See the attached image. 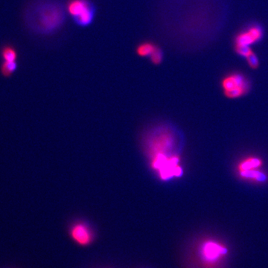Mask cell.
<instances>
[{
	"label": "cell",
	"mask_w": 268,
	"mask_h": 268,
	"mask_svg": "<svg viewBox=\"0 0 268 268\" xmlns=\"http://www.w3.org/2000/svg\"><path fill=\"white\" fill-rule=\"evenodd\" d=\"M247 63L249 66L253 70H256L259 66V60L257 55L254 53H252L248 57H247Z\"/></svg>",
	"instance_id": "cell-14"
},
{
	"label": "cell",
	"mask_w": 268,
	"mask_h": 268,
	"mask_svg": "<svg viewBox=\"0 0 268 268\" xmlns=\"http://www.w3.org/2000/svg\"><path fill=\"white\" fill-rule=\"evenodd\" d=\"M17 61H3L0 67L1 74L5 78H10L17 70Z\"/></svg>",
	"instance_id": "cell-9"
},
{
	"label": "cell",
	"mask_w": 268,
	"mask_h": 268,
	"mask_svg": "<svg viewBox=\"0 0 268 268\" xmlns=\"http://www.w3.org/2000/svg\"><path fill=\"white\" fill-rule=\"evenodd\" d=\"M157 48L158 47H156L155 45L153 43H143L137 47L136 53L138 55L141 56V57H150Z\"/></svg>",
	"instance_id": "cell-10"
},
{
	"label": "cell",
	"mask_w": 268,
	"mask_h": 268,
	"mask_svg": "<svg viewBox=\"0 0 268 268\" xmlns=\"http://www.w3.org/2000/svg\"><path fill=\"white\" fill-rule=\"evenodd\" d=\"M256 43L254 39L248 31L239 33L235 39V47H250V45Z\"/></svg>",
	"instance_id": "cell-8"
},
{
	"label": "cell",
	"mask_w": 268,
	"mask_h": 268,
	"mask_svg": "<svg viewBox=\"0 0 268 268\" xmlns=\"http://www.w3.org/2000/svg\"><path fill=\"white\" fill-rule=\"evenodd\" d=\"M221 86L223 91L239 88L248 93L250 89V83L243 75L241 73H233L222 80Z\"/></svg>",
	"instance_id": "cell-5"
},
{
	"label": "cell",
	"mask_w": 268,
	"mask_h": 268,
	"mask_svg": "<svg viewBox=\"0 0 268 268\" xmlns=\"http://www.w3.org/2000/svg\"><path fill=\"white\" fill-rule=\"evenodd\" d=\"M1 55L4 61H17V51L11 46L4 47L1 50Z\"/></svg>",
	"instance_id": "cell-11"
},
{
	"label": "cell",
	"mask_w": 268,
	"mask_h": 268,
	"mask_svg": "<svg viewBox=\"0 0 268 268\" xmlns=\"http://www.w3.org/2000/svg\"><path fill=\"white\" fill-rule=\"evenodd\" d=\"M239 177L250 181L255 184H262L268 181V176L264 171L259 169L249 170V171H240L239 172Z\"/></svg>",
	"instance_id": "cell-6"
},
{
	"label": "cell",
	"mask_w": 268,
	"mask_h": 268,
	"mask_svg": "<svg viewBox=\"0 0 268 268\" xmlns=\"http://www.w3.org/2000/svg\"><path fill=\"white\" fill-rule=\"evenodd\" d=\"M70 233L73 240L78 244L82 246L89 245L93 239V233L91 228L84 222H76L73 224Z\"/></svg>",
	"instance_id": "cell-4"
},
{
	"label": "cell",
	"mask_w": 268,
	"mask_h": 268,
	"mask_svg": "<svg viewBox=\"0 0 268 268\" xmlns=\"http://www.w3.org/2000/svg\"><path fill=\"white\" fill-rule=\"evenodd\" d=\"M67 11L79 25L86 27L93 22L95 9L88 0H71Z\"/></svg>",
	"instance_id": "cell-3"
},
{
	"label": "cell",
	"mask_w": 268,
	"mask_h": 268,
	"mask_svg": "<svg viewBox=\"0 0 268 268\" xmlns=\"http://www.w3.org/2000/svg\"><path fill=\"white\" fill-rule=\"evenodd\" d=\"M63 7L52 0H42L31 5L27 11L26 22L34 32L50 34L57 29L64 20Z\"/></svg>",
	"instance_id": "cell-1"
},
{
	"label": "cell",
	"mask_w": 268,
	"mask_h": 268,
	"mask_svg": "<svg viewBox=\"0 0 268 268\" xmlns=\"http://www.w3.org/2000/svg\"><path fill=\"white\" fill-rule=\"evenodd\" d=\"M150 59H151V61L154 64H161V62L162 61V59H163V54H162V50L158 47V48L156 49L155 51L151 54Z\"/></svg>",
	"instance_id": "cell-13"
},
{
	"label": "cell",
	"mask_w": 268,
	"mask_h": 268,
	"mask_svg": "<svg viewBox=\"0 0 268 268\" xmlns=\"http://www.w3.org/2000/svg\"><path fill=\"white\" fill-rule=\"evenodd\" d=\"M263 165V161L256 157L245 158L239 162L237 166L238 172L249 171V170L259 169Z\"/></svg>",
	"instance_id": "cell-7"
},
{
	"label": "cell",
	"mask_w": 268,
	"mask_h": 268,
	"mask_svg": "<svg viewBox=\"0 0 268 268\" xmlns=\"http://www.w3.org/2000/svg\"><path fill=\"white\" fill-rule=\"evenodd\" d=\"M235 50L238 54L245 58H247L253 53L250 47H235Z\"/></svg>",
	"instance_id": "cell-15"
},
{
	"label": "cell",
	"mask_w": 268,
	"mask_h": 268,
	"mask_svg": "<svg viewBox=\"0 0 268 268\" xmlns=\"http://www.w3.org/2000/svg\"><path fill=\"white\" fill-rule=\"evenodd\" d=\"M247 31L250 33L252 37L254 39L256 43L262 40V36H263V30H262V27H259V26H252L247 29Z\"/></svg>",
	"instance_id": "cell-12"
},
{
	"label": "cell",
	"mask_w": 268,
	"mask_h": 268,
	"mask_svg": "<svg viewBox=\"0 0 268 268\" xmlns=\"http://www.w3.org/2000/svg\"><path fill=\"white\" fill-rule=\"evenodd\" d=\"M228 253L224 245L214 240H206L199 247L198 255L200 261L207 266H214L220 263Z\"/></svg>",
	"instance_id": "cell-2"
}]
</instances>
